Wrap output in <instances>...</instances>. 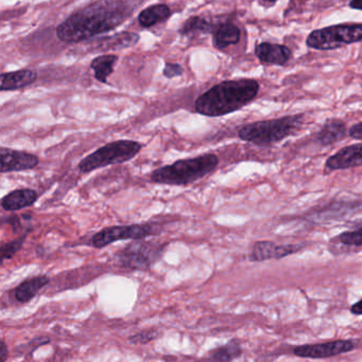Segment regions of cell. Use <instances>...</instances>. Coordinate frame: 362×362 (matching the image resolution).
<instances>
[{
    "label": "cell",
    "mask_w": 362,
    "mask_h": 362,
    "mask_svg": "<svg viewBox=\"0 0 362 362\" xmlns=\"http://www.w3.org/2000/svg\"><path fill=\"white\" fill-rule=\"evenodd\" d=\"M133 12L132 4L124 0H98L57 25V36L62 42L70 44L84 42L116 29Z\"/></svg>",
    "instance_id": "cell-1"
},
{
    "label": "cell",
    "mask_w": 362,
    "mask_h": 362,
    "mask_svg": "<svg viewBox=\"0 0 362 362\" xmlns=\"http://www.w3.org/2000/svg\"><path fill=\"white\" fill-rule=\"evenodd\" d=\"M259 84L251 78L223 81L195 101V112L206 117H223L242 110L257 98Z\"/></svg>",
    "instance_id": "cell-2"
},
{
    "label": "cell",
    "mask_w": 362,
    "mask_h": 362,
    "mask_svg": "<svg viewBox=\"0 0 362 362\" xmlns=\"http://www.w3.org/2000/svg\"><path fill=\"white\" fill-rule=\"evenodd\" d=\"M304 115H291L272 120L257 121L240 127V139L257 146H270L295 135L301 129Z\"/></svg>",
    "instance_id": "cell-3"
},
{
    "label": "cell",
    "mask_w": 362,
    "mask_h": 362,
    "mask_svg": "<svg viewBox=\"0 0 362 362\" xmlns=\"http://www.w3.org/2000/svg\"><path fill=\"white\" fill-rule=\"evenodd\" d=\"M218 165L219 158L215 154L182 159L155 170L151 175V180L159 185H191L212 173Z\"/></svg>",
    "instance_id": "cell-4"
},
{
    "label": "cell",
    "mask_w": 362,
    "mask_h": 362,
    "mask_svg": "<svg viewBox=\"0 0 362 362\" xmlns=\"http://www.w3.org/2000/svg\"><path fill=\"white\" fill-rule=\"evenodd\" d=\"M141 150L142 144L137 141L118 140L110 142L82 159L78 163V169L82 173H90L101 168L121 165L135 158Z\"/></svg>",
    "instance_id": "cell-5"
},
{
    "label": "cell",
    "mask_w": 362,
    "mask_h": 362,
    "mask_svg": "<svg viewBox=\"0 0 362 362\" xmlns=\"http://www.w3.org/2000/svg\"><path fill=\"white\" fill-rule=\"evenodd\" d=\"M146 240V238H144ZM137 240L116 252L115 259L123 268L146 272L163 257L165 245L150 240Z\"/></svg>",
    "instance_id": "cell-6"
},
{
    "label": "cell",
    "mask_w": 362,
    "mask_h": 362,
    "mask_svg": "<svg viewBox=\"0 0 362 362\" xmlns=\"http://www.w3.org/2000/svg\"><path fill=\"white\" fill-rule=\"evenodd\" d=\"M362 40V25H336L315 30L308 35L306 45L316 50H334Z\"/></svg>",
    "instance_id": "cell-7"
},
{
    "label": "cell",
    "mask_w": 362,
    "mask_h": 362,
    "mask_svg": "<svg viewBox=\"0 0 362 362\" xmlns=\"http://www.w3.org/2000/svg\"><path fill=\"white\" fill-rule=\"evenodd\" d=\"M158 227L150 223H135V225L110 226L97 232L91 238V246L97 249L110 246V244L124 240H144L150 236L156 235Z\"/></svg>",
    "instance_id": "cell-8"
},
{
    "label": "cell",
    "mask_w": 362,
    "mask_h": 362,
    "mask_svg": "<svg viewBox=\"0 0 362 362\" xmlns=\"http://www.w3.org/2000/svg\"><path fill=\"white\" fill-rule=\"evenodd\" d=\"M355 344L350 340L325 342V344H305L293 349V354L301 358L320 359L337 356L354 350Z\"/></svg>",
    "instance_id": "cell-9"
},
{
    "label": "cell",
    "mask_w": 362,
    "mask_h": 362,
    "mask_svg": "<svg viewBox=\"0 0 362 362\" xmlns=\"http://www.w3.org/2000/svg\"><path fill=\"white\" fill-rule=\"evenodd\" d=\"M304 247V244H276L272 240H259L253 245L249 259L253 263L280 259L299 252Z\"/></svg>",
    "instance_id": "cell-10"
},
{
    "label": "cell",
    "mask_w": 362,
    "mask_h": 362,
    "mask_svg": "<svg viewBox=\"0 0 362 362\" xmlns=\"http://www.w3.org/2000/svg\"><path fill=\"white\" fill-rule=\"evenodd\" d=\"M40 163L36 155L12 148H0V173L28 171Z\"/></svg>",
    "instance_id": "cell-11"
},
{
    "label": "cell",
    "mask_w": 362,
    "mask_h": 362,
    "mask_svg": "<svg viewBox=\"0 0 362 362\" xmlns=\"http://www.w3.org/2000/svg\"><path fill=\"white\" fill-rule=\"evenodd\" d=\"M362 167V144L344 146L325 163V171H342Z\"/></svg>",
    "instance_id": "cell-12"
},
{
    "label": "cell",
    "mask_w": 362,
    "mask_h": 362,
    "mask_svg": "<svg viewBox=\"0 0 362 362\" xmlns=\"http://www.w3.org/2000/svg\"><path fill=\"white\" fill-rule=\"evenodd\" d=\"M255 55L263 64L284 66L291 59V51L284 45L266 42L255 47Z\"/></svg>",
    "instance_id": "cell-13"
},
{
    "label": "cell",
    "mask_w": 362,
    "mask_h": 362,
    "mask_svg": "<svg viewBox=\"0 0 362 362\" xmlns=\"http://www.w3.org/2000/svg\"><path fill=\"white\" fill-rule=\"evenodd\" d=\"M348 127L341 119L332 118L325 121L320 131L317 133L316 142L321 148L333 146L346 137Z\"/></svg>",
    "instance_id": "cell-14"
},
{
    "label": "cell",
    "mask_w": 362,
    "mask_h": 362,
    "mask_svg": "<svg viewBox=\"0 0 362 362\" xmlns=\"http://www.w3.org/2000/svg\"><path fill=\"white\" fill-rule=\"evenodd\" d=\"M37 78L35 71L29 69L17 70L0 74V91H12L25 88L33 84Z\"/></svg>",
    "instance_id": "cell-15"
},
{
    "label": "cell",
    "mask_w": 362,
    "mask_h": 362,
    "mask_svg": "<svg viewBox=\"0 0 362 362\" xmlns=\"http://www.w3.org/2000/svg\"><path fill=\"white\" fill-rule=\"evenodd\" d=\"M38 195L34 189H21L11 192L1 200V206L6 211H18L35 204Z\"/></svg>",
    "instance_id": "cell-16"
},
{
    "label": "cell",
    "mask_w": 362,
    "mask_h": 362,
    "mask_svg": "<svg viewBox=\"0 0 362 362\" xmlns=\"http://www.w3.org/2000/svg\"><path fill=\"white\" fill-rule=\"evenodd\" d=\"M50 279L47 276H37L29 280L23 281L15 289V298L21 303H28L31 301L45 286L49 284Z\"/></svg>",
    "instance_id": "cell-17"
},
{
    "label": "cell",
    "mask_w": 362,
    "mask_h": 362,
    "mask_svg": "<svg viewBox=\"0 0 362 362\" xmlns=\"http://www.w3.org/2000/svg\"><path fill=\"white\" fill-rule=\"evenodd\" d=\"M240 38V29L231 23H223L215 27L213 40L217 49H225L231 45L238 44Z\"/></svg>",
    "instance_id": "cell-18"
},
{
    "label": "cell",
    "mask_w": 362,
    "mask_h": 362,
    "mask_svg": "<svg viewBox=\"0 0 362 362\" xmlns=\"http://www.w3.org/2000/svg\"><path fill=\"white\" fill-rule=\"evenodd\" d=\"M243 354V348L238 340L234 339L225 346L213 349L206 356V362H232L240 358Z\"/></svg>",
    "instance_id": "cell-19"
},
{
    "label": "cell",
    "mask_w": 362,
    "mask_h": 362,
    "mask_svg": "<svg viewBox=\"0 0 362 362\" xmlns=\"http://www.w3.org/2000/svg\"><path fill=\"white\" fill-rule=\"evenodd\" d=\"M171 8L167 4H159L144 8L138 17L140 25L151 28L171 16Z\"/></svg>",
    "instance_id": "cell-20"
},
{
    "label": "cell",
    "mask_w": 362,
    "mask_h": 362,
    "mask_svg": "<svg viewBox=\"0 0 362 362\" xmlns=\"http://www.w3.org/2000/svg\"><path fill=\"white\" fill-rule=\"evenodd\" d=\"M117 62H118V57L114 54H104L95 57L90 64L91 69L95 71V78L99 82L106 84L108 78L114 72V67Z\"/></svg>",
    "instance_id": "cell-21"
},
{
    "label": "cell",
    "mask_w": 362,
    "mask_h": 362,
    "mask_svg": "<svg viewBox=\"0 0 362 362\" xmlns=\"http://www.w3.org/2000/svg\"><path fill=\"white\" fill-rule=\"evenodd\" d=\"M331 251L334 249H340L344 247L346 252L351 249H361L362 247V226L357 229L342 232L339 235L331 240Z\"/></svg>",
    "instance_id": "cell-22"
},
{
    "label": "cell",
    "mask_w": 362,
    "mask_h": 362,
    "mask_svg": "<svg viewBox=\"0 0 362 362\" xmlns=\"http://www.w3.org/2000/svg\"><path fill=\"white\" fill-rule=\"evenodd\" d=\"M139 40L140 36L137 33L121 32L110 37L103 38L100 42H101L102 48L108 49V50H122V49L135 46Z\"/></svg>",
    "instance_id": "cell-23"
},
{
    "label": "cell",
    "mask_w": 362,
    "mask_h": 362,
    "mask_svg": "<svg viewBox=\"0 0 362 362\" xmlns=\"http://www.w3.org/2000/svg\"><path fill=\"white\" fill-rule=\"evenodd\" d=\"M214 23H211L206 17H189L180 29L182 35H192V34L210 33L214 31Z\"/></svg>",
    "instance_id": "cell-24"
},
{
    "label": "cell",
    "mask_w": 362,
    "mask_h": 362,
    "mask_svg": "<svg viewBox=\"0 0 362 362\" xmlns=\"http://www.w3.org/2000/svg\"><path fill=\"white\" fill-rule=\"evenodd\" d=\"M25 235L13 240V242L4 244V246L0 247V266L6 261L11 259L23 247L25 243Z\"/></svg>",
    "instance_id": "cell-25"
},
{
    "label": "cell",
    "mask_w": 362,
    "mask_h": 362,
    "mask_svg": "<svg viewBox=\"0 0 362 362\" xmlns=\"http://www.w3.org/2000/svg\"><path fill=\"white\" fill-rule=\"evenodd\" d=\"M159 333L155 329H148V331L139 332V333L135 334V335L129 337V342L132 344H150V342L154 341L158 338Z\"/></svg>",
    "instance_id": "cell-26"
},
{
    "label": "cell",
    "mask_w": 362,
    "mask_h": 362,
    "mask_svg": "<svg viewBox=\"0 0 362 362\" xmlns=\"http://www.w3.org/2000/svg\"><path fill=\"white\" fill-rule=\"evenodd\" d=\"M183 68L181 67L180 64H165V69H163V76L168 78H176V76H180L182 74Z\"/></svg>",
    "instance_id": "cell-27"
},
{
    "label": "cell",
    "mask_w": 362,
    "mask_h": 362,
    "mask_svg": "<svg viewBox=\"0 0 362 362\" xmlns=\"http://www.w3.org/2000/svg\"><path fill=\"white\" fill-rule=\"evenodd\" d=\"M349 136L352 139L362 140V121L351 127L349 129Z\"/></svg>",
    "instance_id": "cell-28"
},
{
    "label": "cell",
    "mask_w": 362,
    "mask_h": 362,
    "mask_svg": "<svg viewBox=\"0 0 362 362\" xmlns=\"http://www.w3.org/2000/svg\"><path fill=\"white\" fill-rule=\"evenodd\" d=\"M8 350L6 342L0 340V362H6L8 361Z\"/></svg>",
    "instance_id": "cell-29"
},
{
    "label": "cell",
    "mask_w": 362,
    "mask_h": 362,
    "mask_svg": "<svg viewBox=\"0 0 362 362\" xmlns=\"http://www.w3.org/2000/svg\"><path fill=\"white\" fill-rule=\"evenodd\" d=\"M351 313L354 315H362V299L351 308Z\"/></svg>",
    "instance_id": "cell-30"
},
{
    "label": "cell",
    "mask_w": 362,
    "mask_h": 362,
    "mask_svg": "<svg viewBox=\"0 0 362 362\" xmlns=\"http://www.w3.org/2000/svg\"><path fill=\"white\" fill-rule=\"evenodd\" d=\"M350 6L356 10H362V0H352L350 2Z\"/></svg>",
    "instance_id": "cell-31"
},
{
    "label": "cell",
    "mask_w": 362,
    "mask_h": 362,
    "mask_svg": "<svg viewBox=\"0 0 362 362\" xmlns=\"http://www.w3.org/2000/svg\"><path fill=\"white\" fill-rule=\"evenodd\" d=\"M264 1L270 2V4H274V2L276 1V0H264Z\"/></svg>",
    "instance_id": "cell-32"
}]
</instances>
